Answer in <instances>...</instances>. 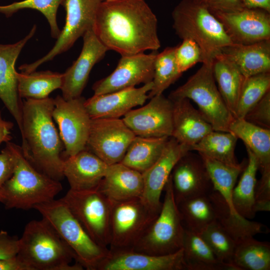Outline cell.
I'll use <instances>...</instances> for the list:
<instances>
[{"label": "cell", "instance_id": "cell-1", "mask_svg": "<svg viewBox=\"0 0 270 270\" xmlns=\"http://www.w3.org/2000/svg\"><path fill=\"white\" fill-rule=\"evenodd\" d=\"M93 30L108 50L121 56L160 47L157 18L144 0H103Z\"/></svg>", "mask_w": 270, "mask_h": 270}, {"label": "cell", "instance_id": "cell-14", "mask_svg": "<svg viewBox=\"0 0 270 270\" xmlns=\"http://www.w3.org/2000/svg\"><path fill=\"white\" fill-rule=\"evenodd\" d=\"M173 107V102L162 94L151 98L146 104L130 110L122 120L136 136L171 137Z\"/></svg>", "mask_w": 270, "mask_h": 270}, {"label": "cell", "instance_id": "cell-42", "mask_svg": "<svg viewBox=\"0 0 270 270\" xmlns=\"http://www.w3.org/2000/svg\"><path fill=\"white\" fill-rule=\"evenodd\" d=\"M244 118L256 126L270 129V90L252 108Z\"/></svg>", "mask_w": 270, "mask_h": 270}, {"label": "cell", "instance_id": "cell-13", "mask_svg": "<svg viewBox=\"0 0 270 270\" xmlns=\"http://www.w3.org/2000/svg\"><path fill=\"white\" fill-rule=\"evenodd\" d=\"M135 136L122 119L92 118L86 148L111 165L122 162Z\"/></svg>", "mask_w": 270, "mask_h": 270}, {"label": "cell", "instance_id": "cell-25", "mask_svg": "<svg viewBox=\"0 0 270 270\" xmlns=\"http://www.w3.org/2000/svg\"><path fill=\"white\" fill-rule=\"evenodd\" d=\"M98 188L112 202L141 198L142 174L121 162L109 165Z\"/></svg>", "mask_w": 270, "mask_h": 270}, {"label": "cell", "instance_id": "cell-15", "mask_svg": "<svg viewBox=\"0 0 270 270\" xmlns=\"http://www.w3.org/2000/svg\"><path fill=\"white\" fill-rule=\"evenodd\" d=\"M156 51L121 56L114 70L92 86L94 95L110 93L152 82Z\"/></svg>", "mask_w": 270, "mask_h": 270}, {"label": "cell", "instance_id": "cell-26", "mask_svg": "<svg viewBox=\"0 0 270 270\" xmlns=\"http://www.w3.org/2000/svg\"><path fill=\"white\" fill-rule=\"evenodd\" d=\"M222 53L232 62L247 78L270 72V40L249 44H232Z\"/></svg>", "mask_w": 270, "mask_h": 270}, {"label": "cell", "instance_id": "cell-18", "mask_svg": "<svg viewBox=\"0 0 270 270\" xmlns=\"http://www.w3.org/2000/svg\"><path fill=\"white\" fill-rule=\"evenodd\" d=\"M190 148L170 137L158 160L142 174L144 190L141 198L154 213L158 214L162 206L160 197L172 170L178 161Z\"/></svg>", "mask_w": 270, "mask_h": 270}, {"label": "cell", "instance_id": "cell-35", "mask_svg": "<svg viewBox=\"0 0 270 270\" xmlns=\"http://www.w3.org/2000/svg\"><path fill=\"white\" fill-rule=\"evenodd\" d=\"M232 264L235 270H270V244L254 236L236 242Z\"/></svg>", "mask_w": 270, "mask_h": 270}, {"label": "cell", "instance_id": "cell-38", "mask_svg": "<svg viewBox=\"0 0 270 270\" xmlns=\"http://www.w3.org/2000/svg\"><path fill=\"white\" fill-rule=\"evenodd\" d=\"M269 90L270 72L245 78L240 93L234 118H244Z\"/></svg>", "mask_w": 270, "mask_h": 270}, {"label": "cell", "instance_id": "cell-30", "mask_svg": "<svg viewBox=\"0 0 270 270\" xmlns=\"http://www.w3.org/2000/svg\"><path fill=\"white\" fill-rule=\"evenodd\" d=\"M247 164L232 194V202L236 212L242 217L252 220L256 213L254 210V192L256 183L258 163L254 154L246 147Z\"/></svg>", "mask_w": 270, "mask_h": 270}, {"label": "cell", "instance_id": "cell-43", "mask_svg": "<svg viewBox=\"0 0 270 270\" xmlns=\"http://www.w3.org/2000/svg\"><path fill=\"white\" fill-rule=\"evenodd\" d=\"M261 172L260 178L256 181L254 192L256 213L270 211V170Z\"/></svg>", "mask_w": 270, "mask_h": 270}, {"label": "cell", "instance_id": "cell-9", "mask_svg": "<svg viewBox=\"0 0 270 270\" xmlns=\"http://www.w3.org/2000/svg\"><path fill=\"white\" fill-rule=\"evenodd\" d=\"M90 238L108 248L112 202L98 189H70L61 198Z\"/></svg>", "mask_w": 270, "mask_h": 270}, {"label": "cell", "instance_id": "cell-41", "mask_svg": "<svg viewBox=\"0 0 270 270\" xmlns=\"http://www.w3.org/2000/svg\"><path fill=\"white\" fill-rule=\"evenodd\" d=\"M175 58L179 70L182 74L198 62H204L202 50L194 40L190 38L182 40L176 46Z\"/></svg>", "mask_w": 270, "mask_h": 270}, {"label": "cell", "instance_id": "cell-17", "mask_svg": "<svg viewBox=\"0 0 270 270\" xmlns=\"http://www.w3.org/2000/svg\"><path fill=\"white\" fill-rule=\"evenodd\" d=\"M170 177L176 204L186 199L209 194L214 190L206 164L198 153L187 152L176 163Z\"/></svg>", "mask_w": 270, "mask_h": 270}, {"label": "cell", "instance_id": "cell-49", "mask_svg": "<svg viewBox=\"0 0 270 270\" xmlns=\"http://www.w3.org/2000/svg\"><path fill=\"white\" fill-rule=\"evenodd\" d=\"M244 8H260L270 12V0H240Z\"/></svg>", "mask_w": 270, "mask_h": 270}, {"label": "cell", "instance_id": "cell-46", "mask_svg": "<svg viewBox=\"0 0 270 270\" xmlns=\"http://www.w3.org/2000/svg\"><path fill=\"white\" fill-rule=\"evenodd\" d=\"M19 238L12 236L7 232L0 231V260H8L17 256L19 251Z\"/></svg>", "mask_w": 270, "mask_h": 270}, {"label": "cell", "instance_id": "cell-11", "mask_svg": "<svg viewBox=\"0 0 270 270\" xmlns=\"http://www.w3.org/2000/svg\"><path fill=\"white\" fill-rule=\"evenodd\" d=\"M103 0H64L62 6L66 12L65 24L52 48L42 58L20 66L24 73L35 71L42 64L68 50L76 40L93 28L96 16Z\"/></svg>", "mask_w": 270, "mask_h": 270}, {"label": "cell", "instance_id": "cell-27", "mask_svg": "<svg viewBox=\"0 0 270 270\" xmlns=\"http://www.w3.org/2000/svg\"><path fill=\"white\" fill-rule=\"evenodd\" d=\"M208 196L214 209L216 221L236 242L258 234L268 232L269 230L264 224L232 213L224 198L218 191L214 190Z\"/></svg>", "mask_w": 270, "mask_h": 270}, {"label": "cell", "instance_id": "cell-7", "mask_svg": "<svg viewBox=\"0 0 270 270\" xmlns=\"http://www.w3.org/2000/svg\"><path fill=\"white\" fill-rule=\"evenodd\" d=\"M212 65L202 64L195 74L172 91L168 98L172 100L184 98L193 100L214 130L229 132L230 125L234 118L216 86Z\"/></svg>", "mask_w": 270, "mask_h": 270}, {"label": "cell", "instance_id": "cell-5", "mask_svg": "<svg viewBox=\"0 0 270 270\" xmlns=\"http://www.w3.org/2000/svg\"><path fill=\"white\" fill-rule=\"evenodd\" d=\"M172 16L176 34L182 40H194L201 48L202 64H212L222 49L233 44L219 20L194 0H182L174 8Z\"/></svg>", "mask_w": 270, "mask_h": 270}, {"label": "cell", "instance_id": "cell-40", "mask_svg": "<svg viewBox=\"0 0 270 270\" xmlns=\"http://www.w3.org/2000/svg\"><path fill=\"white\" fill-rule=\"evenodd\" d=\"M64 0H24L14 2L8 5L0 6V13L7 18L20 10L31 8L40 12L46 17L49 24L52 36L57 39L61 30L56 20V14L60 5H62Z\"/></svg>", "mask_w": 270, "mask_h": 270}, {"label": "cell", "instance_id": "cell-2", "mask_svg": "<svg viewBox=\"0 0 270 270\" xmlns=\"http://www.w3.org/2000/svg\"><path fill=\"white\" fill-rule=\"evenodd\" d=\"M54 98L22 102L23 154L38 170L56 180L64 178V146L54 124Z\"/></svg>", "mask_w": 270, "mask_h": 270}, {"label": "cell", "instance_id": "cell-45", "mask_svg": "<svg viewBox=\"0 0 270 270\" xmlns=\"http://www.w3.org/2000/svg\"><path fill=\"white\" fill-rule=\"evenodd\" d=\"M212 13L231 12L244 8L240 0H194Z\"/></svg>", "mask_w": 270, "mask_h": 270}, {"label": "cell", "instance_id": "cell-50", "mask_svg": "<svg viewBox=\"0 0 270 270\" xmlns=\"http://www.w3.org/2000/svg\"><path fill=\"white\" fill-rule=\"evenodd\" d=\"M104 1H110V0H103Z\"/></svg>", "mask_w": 270, "mask_h": 270}, {"label": "cell", "instance_id": "cell-6", "mask_svg": "<svg viewBox=\"0 0 270 270\" xmlns=\"http://www.w3.org/2000/svg\"><path fill=\"white\" fill-rule=\"evenodd\" d=\"M34 208L48 222L74 254L75 261L88 270H98L110 250L96 242L61 199L36 204Z\"/></svg>", "mask_w": 270, "mask_h": 270}, {"label": "cell", "instance_id": "cell-3", "mask_svg": "<svg viewBox=\"0 0 270 270\" xmlns=\"http://www.w3.org/2000/svg\"><path fill=\"white\" fill-rule=\"evenodd\" d=\"M8 143L14 166L12 176L2 188V203L5 208L28 210L54 199L62 190L60 182L38 170L25 157L20 146Z\"/></svg>", "mask_w": 270, "mask_h": 270}, {"label": "cell", "instance_id": "cell-24", "mask_svg": "<svg viewBox=\"0 0 270 270\" xmlns=\"http://www.w3.org/2000/svg\"><path fill=\"white\" fill-rule=\"evenodd\" d=\"M172 101L173 128L171 137L178 142L190 148L214 130L189 99L184 98Z\"/></svg>", "mask_w": 270, "mask_h": 270}, {"label": "cell", "instance_id": "cell-47", "mask_svg": "<svg viewBox=\"0 0 270 270\" xmlns=\"http://www.w3.org/2000/svg\"><path fill=\"white\" fill-rule=\"evenodd\" d=\"M0 270H30V268L19 258L0 260Z\"/></svg>", "mask_w": 270, "mask_h": 270}, {"label": "cell", "instance_id": "cell-29", "mask_svg": "<svg viewBox=\"0 0 270 270\" xmlns=\"http://www.w3.org/2000/svg\"><path fill=\"white\" fill-rule=\"evenodd\" d=\"M212 68L218 90L234 118L240 93L245 78L236 66L222 53L216 56Z\"/></svg>", "mask_w": 270, "mask_h": 270}, {"label": "cell", "instance_id": "cell-36", "mask_svg": "<svg viewBox=\"0 0 270 270\" xmlns=\"http://www.w3.org/2000/svg\"><path fill=\"white\" fill-rule=\"evenodd\" d=\"M186 230L200 234L216 220L214 206L208 194L198 196L177 204Z\"/></svg>", "mask_w": 270, "mask_h": 270}, {"label": "cell", "instance_id": "cell-23", "mask_svg": "<svg viewBox=\"0 0 270 270\" xmlns=\"http://www.w3.org/2000/svg\"><path fill=\"white\" fill-rule=\"evenodd\" d=\"M108 166L86 148L64 159L63 174L68 182L70 189L91 190L99 186Z\"/></svg>", "mask_w": 270, "mask_h": 270}, {"label": "cell", "instance_id": "cell-39", "mask_svg": "<svg viewBox=\"0 0 270 270\" xmlns=\"http://www.w3.org/2000/svg\"><path fill=\"white\" fill-rule=\"evenodd\" d=\"M200 234L217 258L230 270H235L232 260L236 242L221 225L216 220Z\"/></svg>", "mask_w": 270, "mask_h": 270}, {"label": "cell", "instance_id": "cell-19", "mask_svg": "<svg viewBox=\"0 0 270 270\" xmlns=\"http://www.w3.org/2000/svg\"><path fill=\"white\" fill-rule=\"evenodd\" d=\"M34 26L24 38L12 44H0V99L16 120L23 136L22 102L19 96L15 64L22 48L34 36Z\"/></svg>", "mask_w": 270, "mask_h": 270}, {"label": "cell", "instance_id": "cell-10", "mask_svg": "<svg viewBox=\"0 0 270 270\" xmlns=\"http://www.w3.org/2000/svg\"><path fill=\"white\" fill-rule=\"evenodd\" d=\"M158 215L141 198L112 202L109 250L132 249Z\"/></svg>", "mask_w": 270, "mask_h": 270}, {"label": "cell", "instance_id": "cell-32", "mask_svg": "<svg viewBox=\"0 0 270 270\" xmlns=\"http://www.w3.org/2000/svg\"><path fill=\"white\" fill-rule=\"evenodd\" d=\"M170 138L136 136L120 162L142 174L158 160Z\"/></svg>", "mask_w": 270, "mask_h": 270}, {"label": "cell", "instance_id": "cell-48", "mask_svg": "<svg viewBox=\"0 0 270 270\" xmlns=\"http://www.w3.org/2000/svg\"><path fill=\"white\" fill-rule=\"evenodd\" d=\"M14 126L12 122L4 120L0 112V144L2 142L7 143L12 138L11 130Z\"/></svg>", "mask_w": 270, "mask_h": 270}, {"label": "cell", "instance_id": "cell-20", "mask_svg": "<svg viewBox=\"0 0 270 270\" xmlns=\"http://www.w3.org/2000/svg\"><path fill=\"white\" fill-rule=\"evenodd\" d=\"M82 38L83 46L78 57L63 73L60 90L65 100L81 96L92 68L108 50L98 39L93 28L86 32Z\"/></svg>", "mask_w": 270, "mask_h": 270}, {"label": "cell", "instance_id": "cell-33", "mask_svg": "<svg viewBox=\"0 0 270 270\" xmlns=\"http://www.w3.org/2000/svg\"><path fill=\"white\" fill-rule=\"evenodd\" d=\"M238 140L230 132L213 130L191 146L190 150L226 164L237 166L240 164L234 153Z\"/></svg>", "mask_w": 270, "mask_h": 270}, {"label": "cell", "instance_id": "cell-12", "mask_svg": "<svg viewBox=\"0 0 270 270\" xmlns=\"http://www.w3.org/2000/svg\"><path fill=\"white\" fill-rule=\"evenodd\" d=\"M82 97L65 100L57 96L54 98L52 118L58 126L64 146V159L86 148L92 118Z\"/></svg>", "mask_w": 270, "mask_h": 270}, {"label": "cell", "instance_id": "cell-31", "mask_svg": "<svg viewBox=\"0 0 270 270\" xmlns=\"http://www.w3.org/2000/svg\"><path fill=\"white\" fill-rule=\"evenodd\" d=\"M182 249L185 270H230L217 258L200 234L185 229Z\"/></svg>", "mask_w": 270, "mask_h": 270}, {"label": "cell", "instance_id": "cell-37", "mask_svg": "<svg viewBox=\"0 0 270 270\" xmlns=\"http://www.w3.org/2000/svg\"><path fill=\"white\" fill-rule=\"evenodd\" d=\"M176 46H168L157 53L154 63L152 88L148 98L160 94L174 84L182 74L175 58Z\"/></svg>", "mask_w": 270, "mask_h": 270}, {"label": "cell", "instance_id": "cell-28", "mask_svg": "<svg viewBox=\"0 0 270 270\" xmlns=\"http://www.w3.org/2000/svg\"><path fill=\"white\" fill-rule=\"evenodd\" d=\"M229 132L242 140L256 156L260 172L270 170V129L252 124L244 118H234Z\"/></svg>", "mask_w": 270, "mask_h": 270}, {"label": "cell", "instance_id": "cell-22", "mask_svg": "<svg viewBox=\"0 0 270 270\" xmlns=\"http://www.w3.org/2000/svg\"><path fill=\"white\" fill-rule=\"evenodd\" d=\"M152 82L140 88L132 87L122 90L94 95L86 100L85 108L92 118H120L134 107L142 106L148 99Z\"/></svg>", "mask_w": 270, "mask_h": 270}, {"label": "cell", "instance_id": "cell-34", "mask_svg": "<svg viewBox=\"0 0 270 270\" xmlns=\"http://www.w3.org/2000/svg\"><path fill=\"white\" fill-rule=\"evenodd\" d=\"M20 98L43 99L54 90L61 88L63 74L50 70L30 73L16 72Z\"/></svg>", "mask_w": 270, "mask_h": 270}, {"label": "cell", "instance_id": "cell-8", "mask_svg": "<svg viewBox=\"0 0 270 270\" xmlns=\"http://www.w3.org/2000/svg\"><path fill=\"white\" fill-rule=\"evenodd\" d=\"M158 215L132 250L152 255L171 254L182 248L184 228L175 201L170 176Z\"/></svg>", "mask_w": 270, "mask_h": 270}, {"label": "cell", "instance_id": "cell-4", "mask_svg": "<svg viewBox=\"0 0 270 270\" xmlns=\"http://www.w3.org/2000/svg\"><path fill=\"white\" fill-rule=\"evenodd\" d=\"M17 256L30 270H82L72 264L76 257L70 246L47 221L32 220L25 226L19 238Z\"/></svg>", "mask_w": 270, "mask_h": 270}, {"label": "cell", "instance_id": "cell-16", "mask_svg": "<svg viewBox=\"0 0 270 270\" xmlns=\"http://www.w3.org/2000/svg\"><path fill=\"white\" fill-rule=\"evenodd\" d=\"M212 14L233 44H249L270 40V12L265 10L244 8L234 12Z\"/></svg>", "mask_w": 270, "mask_h": 270}, {"label": "cell", "instance_id": "cell-21", "mask_svg": "<svg viewBox=\"0 0 270 270\" xmlns=\"http://www.w3.org/2000/svg\"><path fill=\"white\" fill-rule=\"evenodd\" d=\"M182 249L165 255H152L132 249L110 250L98 270H184Z\"/></svg>", "mask_w": 270, "mask_h": 270}, {"label": "cell", "instance_id": "cell-44", "mask_svg": "<svg viewBox=\"0 0 270 270\" xmlns=\"http://www.w3.org/2000/svg\"><path fill=\"white\" fill-rule=\"evenodd\" d=\"M14 157L8 142L0 152V202L2 200V188L6 182L13 174Z\"/></svg>", "mask_w": 270, "mask_h": 270}]
</instances>
